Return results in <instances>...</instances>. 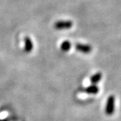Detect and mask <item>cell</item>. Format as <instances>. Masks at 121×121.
<instances>
[{"mask_svg":"<svg viewBox=\"0 0 121 121\" xmlns=\"http://www.w3.org/2000/svg\"><path fill=\"white\" fill-rule=\"evenodd\" d=\"M115 97L113 95H111L107 99V101L105 107V113L107 115L110 116L113 115L115 112Z\"/></svg>","mask_w":121,"mask_h":121,"instance_id":"cell-1","label":"cell"},{"mask_svg":"<svg viewBox=\"0 0 121 121\" xmlns=\"http://www.w3.org/2000/svg\"><path fill=\"white\" fill-rule=\"evenodd\" d=\"M72 22L70 21H57L55 24L54 26L56 29L60 30V29H69L72 27Z\"/></svg>","mask_w":121,"mask_h":121,"instance_id":"cell-2","label":"cell"},{"mask_svg":"<svg viewBox=\"0 0 121 121\" xmlns=\"http://www.w3.org/2000/svg\"><path fill=\"white\" fill-rule=\"evenodd\" d=\"M76 49L77 50H78L82 53H85L88 54L90 53L92 51V48L91 46L88 45H85V44H80V43H77L76 45Z\"/></svg>","mask_w":121,"mask_h":121,"instance_id":"cell-3","label":"cell"},{"mask_svg":"<svg viewBox=\"0 0 121 121\" xmlns=\"http://www.w3.org/2000/svg\"><path fill=\"white\" fill-rule=\"evenodd\" d=\"M84 91L88 94H96L99 91V88L96 85H92L89 87L86 88Z\"/></svg>","mask_w":121,"mask_h":121,"instance_id":"cell-4","label":"cell"},{"mask_svg":"<svg viewBox=\"0 0 121 121\" xmlns=\"http://www.w3.org/2000/svg\"><path fill=\"white\" fill-rule=\"evenodd\" d=\"M101 78L102 74L101 72H97L91 77V82L93 85H96L101 80Z\"/></svg>","mask_w":121,"mask_h":121,"instance_id":"cell-5","label":"cell"},{"mask_svg":"<svg viewBox=\"0 0 121 121\" xmlns=\"http://www.w3.org/2000/svg\"><path fill=\"white\" fill-rule=\"evenodd\" d=\"M33 48V44L31 41V39L29 37H26L25 38V51L27 52V53H29L30 51H31Z\"/></svg>","mask_w":121,"mask_h":121,"instance_id":"cell-6","label":"cell"},{"mask_svg":"<svg viewBox=\"0 0 121 121\" xmlns=\"http://www.w3.org/2000/svg\"><path fill=\"white\" fill-rule=\"evenodd\" d=\"M70 48H71V43L69 41H64L61 44V45H60V48L64 51L69 50Z\"/></svg>","mask_w":121,"mask_h":121,"instance_id":"cell-7","label":"cell"},{"mask_svg":"<svg viewBox=\"0 0 121 121\" xmlns=\"http://www.w3.org/2000/svg\"><path fill=\"white\" fill-rule=\"evenodd\" d=\"M0 121H7V120H0Z\"/></svg>","mask_w":121,"mask_h":121,"instance_id":"cell-8","label":"cell"}]
</instances>
